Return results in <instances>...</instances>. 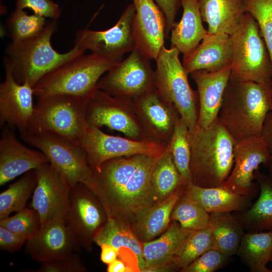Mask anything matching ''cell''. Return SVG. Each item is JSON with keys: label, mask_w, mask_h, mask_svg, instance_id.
Wrapping results in <instances>:
<instances>
[{"label": "cell", "mask_w": 272, "mask_h": 272, "mask_svg": "<svg viewBox=\"0 0 272 272\" xmlns=\"http://www.w3.org/2000/svg\"><path fill=\"white\" fill-rule=\"evenodd\" d=\"M56 28V21L51 20L35 37L21 42H11L6 46L4 62L8 65L18 83H28L33 87L43 77L61 64L85 53L86 51L77 44L65 53L54 49L51 39Z\"/></svg>", "instance_id": "277c9868"}, {"label": "cell", "mask_w": 272, "mask_h": 272, "mask_svg": "<svg viewBox=\"0 0 272 272\" xmlns=\"http://www.w3.org/2000/svg\"><path fill=\"white\" fill-rule=\"evenodd\" d=\"M87 102L83 98L65 94L38 98L25 132H51L81 141L89 127L85 112Z\"/></svg>", "instance_id": "52a82bcc"}, {"label": "cell", "mask_w": 272, "mask_h": 272, "mask_svg": "<svg viewBox=\"0 0 272 272\" xmlns=\"http://www.w3.org/2000/svg\"><path fill=\"white\" fill-rule=\"evenodd\" d=\"M243 5L257 21L272 62V0H243Z\"/></svg>", "instance_id": "ab89813d"}, {"label": "cell", "mask_w": 272, "mask_h": 272, "mask_svg": "<svg viewBox=\"0 0 272 272\" xmlns=\"http://www.w3.org/2000/svg\"><path fill=\"white\" fill-rule=\"evenodd\" d=\"M163 12L166 20V38L171 32L180 7L181 0H154Z\"/></svg>", "instance_id": "f6af8a7d"}, {"label": "cell", "mask_w": 272, "mask_h": 272, "mask_svg": "<svg viewBox=\"0 0 272 272\" xmlns=\"http://www.w3.org/2000/svg\"><path fill=\"white\" fill-rule=\"evenodd\" d=\"M203 22L208 33L231 35L244 14L243 0H198Z\"/></svg>", "instance_id": "4316f807"}, {"label": "cell", "mask_w": 272, "mask_h": 272, "mask_svg": "<svg viewBox=\"0 0 272 272\" xmlns=\"http://www.w3.org/2000/svg\"><path fill=\"white\" fill-rule=\"evenodd\" d=\"M177 270L173 262H167L159 264L144 269L143 271L157 272L170 271Z\"/></svg>", "instance_id": "681fc988"}, {"label": "cell", "mask_w": 272, "mask_h": 272, "mask_svg": "<svg viewBox=\"0 0 272 272\" xmlns=\"http://www.w3.org/2000/svg\"><path fill=\"white\" fill-rule=\"evenodd\" d=\"M267 167L268 168V175L272 178V159Z\"/></svg>", "instance_id": "f907efd6"}, {"label": "cell", "mask_w": 272, "mask_h": 272, "mask_svg": "<svg viewBox=\"0 0 272 272\" xmlns=\"http://www.w3.org/2000/svg\"><path fill=\"white\" fill-rule=\"evenodd\" d=\"M0 226L28 240L40 230L41 223L35 210L25 208L13 216L0 220Z\"/></svg>", "instance_id": "f35d334b"}, {"label": "cell", "mask_w": 272, "mask_h": 272, "mask_svg": "<svg viewBox=\"0 0 272 272\" xmlns=\"http://www.w3.org/2000/svg\"><path fill=\"white\" fill-rule=\"evenodd\" d=\"M226 255L216 249H210L195 259L181 272H214L221 268L228 259Z\"/></svg>", "instance_id": "60d3db41"}, {"label": "cell", "mask_w": 272, "mask_h": 272, "mask_svg": "<svg viewBox=\"0 0 272 272\" xmlns=\"http://www.w3.org/2000/svg\"><path fill=\"white\" fill-rule=\"evenodd\" d=\"M184 192L210 214L245 210L253 198L235 193L222 186L202 187L191 182L185 185Z\"/></svg>", "instance_id": "d4e9b609"}, {"label": "cell", "mask_w": 272, "mask_h": 272, "mask_svg": "<svg viewBox=\"0 0 272 272\" xmlns=\"http://www.w3.org/2000/svg\"><path fill=\"white\" fill-rule=\"evenodd\" d=\"M36 170L37 184L31 207L38 213L41 227L54 221L64 220L71 186L49 163Z\"/></svg>", "instance_id": "2e32d148"}, {"label": "cell", "mask_w": 272, "mask_h": 272, "mask_svg": "<svg viewBox=\"0 0 272 272\" xmlns=\"http://www.w3.org/2000/svg\"><path fill=\"white\" fill-rule=\"evenodd\" d=\"M5 77L0 84V125L16 128L20 134L27 130L34 109L33 87L18 83L4 62Z\"/></svg>", "instance_id": "ac0fdd59"}, {"label": "cell", "mask_w": 272, "mask_h": 272, "mask_svg": "<svg viewBox=\"0 0 272 272\" xmlns=\"http://www.w3.org/2000/svg\"><path fill=\"white\" fill-rule=\"evenodd\" d=\"M137 47L150 59H156L166 38L165 17L154 0H132Z\"/></svg>", "instance_id": "ffe728a7"}, {"label": "cell", "mask_w": 272, "mask_h": 272, "mask_svg": "<svg viewBox=\"0 0 272 272\" xmlns=\"http://www.w3.org/2000/svg\"><path fill=\"white\" fill-rule=\"evenodd\" d=\"M41 152L30 149L17 138L10 128L3 129L0 139V185L48 163Z\"/></svg>", "instance_id": "44dd1931"}, {"label": "cell", "mask_w": 272, "mask_h": 272, "mask_svg": "<svg viewBox=\"0 0 272 272\" xmlns=\"http://www.w3.org/2000/svg\"><path fill=\"white\" fill-rule=\"evenodd\" d=\"M94 242L99 246L103 243L110 245L116 248L119 253L123 248L130 250L137 260L139 271H142L146 268L143 242L131 229L114 218L107 217L106 221L95 235Z\"/></svg>", "instance_id": "f546056e"}, {"label": "cell", "mask_w": 272, "mask_h": 272, "mask_svg": "<svg viewBox=\"0 0 272 272\" xmlns=\"http://www.w3.org/2000/svg\"><path fill=\"white\" fill-rule=\"evenodd\" d=\"M260 137L265 143L272 157V111H269L265 117Z\"/></svg>", "instance_id": "bcb514c9"}, {"label": "cell", "mask_w": 272, "mask_h": 272, "mask_svg": "<svg viewBox=\"0 0 272 272\" xmlns=\"http://www.w3.org/2000/svg\"><path fill=\"white\" fill-rule=\"evenodd\" d=\"M99 246L101 248L100 259L105 264H110L119 256V251L110 245L103 243Z\"/></svg>", "instance_id": "7dc6e473"}, {"label": "cell", "mask_w": 272, "mask_h": 272, "mask_svg": "<svg viewBox=\"0 0 272 272\" xmlns=\"http://www.w3.org/2000/svg\"><path fill=\"white\" fill-rule=\"evenodd\" d=\"M16 8H28L34 14L56 21L60 16L61 9L52 0H16Z\"/></svg>", "instance_id": "7bdbcfd3"}, {"label": "cell", "mask_w": 272, "mask_h": 272, "mask_svg": "<svg viewBox=\"0 0 272 272\" xmlns=\"http://www.w3.org/2000/svg\"><path fill=\"white\" fill-rule=\"evenodd\" d=\"M185 185H182L168 197L156 203L148 210L133 230L140 241L145 242L154 239L168 228L173 208Z\"/></svg>", "instance_id": "f1b7e54d"}, {"label": "cell", "mask_w": 272, "mask_h": 272, "mask_svg": "<svg viewBox=\"0 0 272 272\" xmlns=\"http://www.w3.org/2000/svg\"><path fill=\"white\" fill-rule=\"evenodd\" d=\"M118 62L92 53L82 54L43 77L33 87L34 96L65 94L88 101L100 79Z\"/></svg>", "instance_id": "5b68a950"}, {"label": "cell", "mask_w": 272, "mask_h": 272, "mask_svg": "<svg viewBox=\"0 0 272 272\" xmlns=\"http://www.w3.org/2000/svg\"><path fill=\"white\" fill-rule=\"evenodd\" d=\"M236 254L252 272H272L266 267L272 257V230L244 233Z\"/></svg>", "instance_id": "4dcf8cb0"}, {"label": "cell", "mask_w": 272, "mask_h": 272, "mask_svg": "<svg viewBox=\"0 0 272 272\" xmlns=\"http://www.w3.org/2000/svg\"><path fill=\"white\" fill-rule=\"evenodd\" d=\"M25 245V253L41 263L78 253L81 249L63 220L42 226Z\"/></svg>", "instance_id": "d6986e66"}, {"label": "cell", "mask_w": 272, "mask_h": 272, "mask_svg": "<svg viewBox=\"0 0 272 272\" xmlns=\"http://www.w3.org/2000/svg\"><path fill=\"white\" fill-rule=\"evenodd\" d=\"M210 226L215 248L229 258L236 254L244 229L231 213L210 214Z\"/></svg>", "instance_id": "1f68e13d"}, {"label": "cell", "mask_w": 272, "mask_h": 272, "mask_svg": "<svg viewBox=\"0 0 272 272\" xmlns=\"http://www.w3.org/2000/svg\"><path fill=\"white\" fill-rule=\"evenodd\" d=\"M135 10L133 3L127 6L116 23L110 28L96 31L84 28L76 34L74 44L85 51L119 62L124 54L137 47L134 33Z\"/></svg>", "instance_id": "8fae6325"}, {"label": "cell", "mask_w": 272, "mask_h": 272, "mask_svg": "<svg viewBox=\"0 0 272 272\" xmlns=\"http://www.w3.org/2000/svg\"><path fill=\"white\" fill-rule=\"evenodd\" d=\"M171 220L178 222L184 229L192 232L208 227L210 214L184 190L173 208Z\"/></svg>", "instance_id": "e575fe53"}, {"label": "cell", "mask_w": 272, "mask_h": 272, "mask_svg": "<svg viewBox=\"0 0 272 272\" xmlns=\"http://www.w3.org/2000/svg\"><path fill=\"white\" fill-rule=\"evenodd\" d=\"M272 111V81L239 82L230 79L218 115L236 141L260 137L267 113Z\"/></svg>", "instance_id": "7a4b0ae2"}, {"label": "cell", "mask_w": 272, "mask_h": 272, "mask_svg": "<svg viewBox=\"0 0 272 272\" xmlns=\"http://www.w3.org/2000/svg\"><path fill=\"white\" fill-rule=\"evenodd\" d=\"M133 270L127 266L122 259L118 258L108 264L107 268L108 272H130L133 271Z\"/></svg>", "instance_id": "c3c4849f"}, {"label": "cell", "mask_w": 272, "mask_h": 272, "mask_svg": "<svg viewBox=\"0 0 272 272\" xmlns=\"http://www.w3.org/2000/svg\"><path fill=\"white\" fill-rule=\"evenodd\" d=\"M271 263H272V257H271ZM271 271H272V268H271Z\"/></svg>", "instance_id": "816d5d0a"}, {"label": "cell", "mask_w": 272, "mask_h": 272, "mask_svg": "<svg viewBox=\"0 0 272 272\" xmlns=\"http://www.w3.org/2000/svg\"><path fill=\"white\" fill-rule=\"evenodd\" d=\"M37 184L36 170H32L0 194V220L24 209Z\"/></svg>", "instance_id": "836d02e7"}, {"label": "cell", "mask_w": 272, "mask_h": 272, "mask_svg": "<svg viewBox=\"0 0 272 272\" xmlns=\"http://www.w3.org/2000/svg\"><path fill=\"white\" fill-rule=\"evenodd\" d=\"M230 79L239 82L272 81V62L257 21L244 13L233 33Z\"/></svg>", "instance_id": "8992f818"}, {"label": "cell", "mask_w": 272, "mask_h": 272, "mask_svg": "<svg viewBox=\"0 0 272 272\" xmlns=\"http://www.w3.org/2000/svg\"><path fill=\"white\" fill-rule=\"evenodd\" d=\"M231 66L217 72L199 70L190 74L197 87V126L204 128L218 117L224 91L230 78Z\"/></svg>", "instance_id": "7402d4cb"}, {"label": "cell", "mask_w": 272, "mask_h": 272, "mask_svg": "<svg viewBox=\"0 0 272 272\" xmlns=\"http://www.w3.org/2000/svg\"><path fill=\"white\" fill-rule=\"evenodd\" d=\"M188 134V127L180 117L167 145V148L173 156L174 163L186 184L191 182L190 172L191 152Z\"/></svg>", "instance_id": "74e56055"}, {"label": "cell", "mask_w": 272, "mask_h": 272, "mask_svg": "<svg viewBox=\"0 0 272 272\" xmlns=\"http://www.w3.org/2000/svg\"><path fill=\"white\" fill-rule=\"evenodd\" d=\"M85 112L89 126H106L134 140L148 139L130 100L97 89L87 102Z\"/></svg>", "instance_id": "7c38bea8"}, {"label": "cell", "mask_w": 272, "mask_h": 272, "mask_svg": "<svg viewBox=\"0 0 272 272\" xmlns=\"http://www.w3.org/2000/svg\"><path fill=\"white\" fill-rule=\"evenodd\" d=\"M191 182L202 187L221 186L234 164L236 141L218 118L204 128L189 130Z\"/></svg>", "instance_id": "3957f363"}, {"label": "cell", "mask_w": 272, "mask_h": 272, "mask_svg": "<svg viewBox=\"0 0 272 272\" xmlns=\"http://www.w3.org/2000/svg\"><path fill=\"white\" fill-rule=\"evenodd\" d=\"M215 249L211 228L208 227L191 232L183 242L173 260L177 269L186 267L206 251Z\"/></svg>", "instance_id": "d590c367"}, {"label": "cell", "mask_w": 272, "mask_h": 272, "mask_svg": "<svg viewBox=\"0 0 272 272\" xmlns=\"http://www.w3.org/2000/svg\"><path fill=\"white\" fill-rule=\"evenodd\" d=\"M91 169L113 158L138 154L160 156L167 145L146 139L137 141L110 135L89 126L81 139Z\"/></svg>", "instance_id": "5bb4252c"}, {"label": "cell", "mask_w": 272, "mask_h": 272, "mask_svg": "<svg viewBox=\"0 0 272 272\" xmlns=\"http://www.w3.org/2000/svg\"><path fill=\"white\" fill-rule=\"evenodd\" d=\"M191 232L182 228L178 222L171 221L168 228L158 238L143 242L145 268L173 262L179 248Z\"/></svg>", "instance_id": "83f0119b"}, {"label": "cell", "mask_w": 272, "mask_h": 272, "mask_svg": "<svg viewBox=\"0 0 272 272\" xmlns=\"http://www.w3.org/2000/svg\"><path fill=\"white\" fill-rule=\"evenodd\" d=\"M254 176L260 190L258 199L250 208L235 212L234 216L247 232L272 230V178L259 169Z\"/></svg>", "instance_id": "484cf974"}, {"label": "cell", "mask_w": 272, "mask_h": 272, "mask_svg": "<svg viewBox=\"0 0 272 272\" xmlns=\"http://www.w3.org/2000/svg\"><path fill=\"white\" fill-rule=\"evenodd\" d=\"M151 182L155 203L164 200L182 185L186 184L167 147L154 165Z\"/></svg>", "instance_id": "d6a6232c"}, {"label": "cell", "mask_w": 272, "mask_h": 272, "mask_svg": "<svg viewBox=\"0 0 272 272\" xmlns=\"http://www.w3.org/2000/svg\"><path fill=\"white\" fill-rule=\"evenodd\" d=\"M150 59L137 47L99 80L97 88L121 99L131 101L156 88L155 71Z\"/></svg>", "instance_id": "30bf717a"}, {"label": "cell", "mask_w": 272, "mask_h": 272, "mask_svg": "<svg viewBox=\"0 0 272 272\" xmlns=\"http://www.w3.org/2000/svg\"><path fill=\"white\" fill-rule=\"evenodd\" d=\"M231 35L225 33H208L188 55L183 56L182 64L186 72L205 70L217 72L231 66Z\"/></svg>", "instance_id": "603a6c76"}, {"label": "cell", "mask_w": 272, "mask_h": 272, "mask_svg": "<svg viewBox=\"0 0 272 272\" xmlns=\"http://www.w3.org/2000/svg\"><path fill=\"white\" fill-rule=\"evenodd\" d=\"M271 159L261 137L236 141L233 168L221 186L235 193L253 197L258 187L253 182L255 172L261 164L267 167Z\"/></svg>", "instance_id": "9a60e30c"}, {"label": "cell", "mask_w": 272, "mask_h": 272, "mask_svg": "<svg viewBox=\"0 0 272 272\" xmlns=\"http://www.w3.org/2000/svg\"><path fill=\"white\" fill-rule=\"evenodd\" d=\"M46 23L45 18L35 14L28 15L24 10L16 8L7 20L6 26L12 42L19 43L37 36Z\"/></svg>", "instance_id": "8d00e7d4"}, {"label": "cell", "mask_w": 272, "mask_h": 272, "mask_svg": "<svg viewBox=\"0 0 272 272\" xmlns=\"http://www.w3.org/2000/svg\"><path fill=\"white\" fill-rule=\"evenodd\" d=\"M27 239L0 226V248L2 250L14 253L20 250Z\"/></svg>", "instance_id": "ee69618b"}, {"label": "cell", "mask_w": 272, "mask_h": 272, "mask_svg": "<svg viewBox=\"0 0 272 272\" xmlns=\"http://www.w3.org/2000/svg\"><path fill=\"white\" fill-rule=\"evenodd\" d=\"M107 219L102 203L86 184L71 186L64 222L81 249L92 250L94 237Z\"/></svg>", "instance_id": "4fadbf2b"}, {"label": "cell", "mask_w": 272, "mask_h": 272, "mask_svg": "<svg viewBox=\"0 0 272 272\" xmlns=\"http://www.w3.org/2000/svg\"><path fill=\"white\" fill-rule=\"evenodd\" d=\"M180 52L174 47L164 45L155 59V81L156 89L177 109L189 131L197 126L198 100L197 91L191 88L188 74L179 59Z\"/></svg>", "instance_id": "ba28073f"}, {"label": "cell", "mask_w": 272, "mask_h": 272, "mask_svg": "<svg viewBox=\"0 0 272 272\" xmlns=\"http://www.w3.org/2000/svg\"><path fill=\"white\" fill-rule=\"evenodd\" d=\"M182 17L171 31V47L188 55L208 34L202 24L198 0H181Z\"/></svg>", "instance_id": "cb8c5ba5"}, {"label": "cell", "mask_w": 272, "mask_h": 272, "mask_svg": "<svg viewBox=\"0 0 272 272\" xmlns=\"http://www.w3.org/2000/svg\"><path fill=\"white\" fill-rule=\"evenodd\" d=\"M78 252H74L66 256L41 263L36 272H86Z\"/></svg>", "instance_id": "b9f144b4"}, {"label": "cell", "mask_w": 272, "mask_h": 272, "mask_svg": "<svg viewBox=\"0 0 272 272\" xmlns=\"http://www.w3.org/2000/svg\"><path fill=\"white\" fill-rule=\"evenodd\" d=\"M20 138L39 150L71 186L78 183H89L92 169L81 141L48 131L25 132L20 134Z\"/></svg>", "instance_id": "9c48e42d"}, {"label": "cell", "mask_w": 272, "mask_h": 272, "mask_svg": "<svg viewBox=\"0 0 272 272\" xmlns=\"http://www.w3.org/2000/svg\"><path fill=\"white\" fill-rule=\"evenodd\" d=\"M160 156L138 154L110 159L92 168L87 185L102 203L107 217L133 231L155 204L151 182Z\"/></svg>", "instance_id": "6da1fadb"}, {"label": "cell", "mask_w": 272, "mask_h": 272, "mask_svg": "<svg viewBox=\"0 0 272 272\" xmlns=\"http://www.w3.org/2000/svg\"><path fill=\"white\" fill-rule=\"evenodd\" d=\"M148 139L168 145L180 114L156 88L131 101Z\"/></svg>", "instance_id": "e0dca14e"}]
</instances>
